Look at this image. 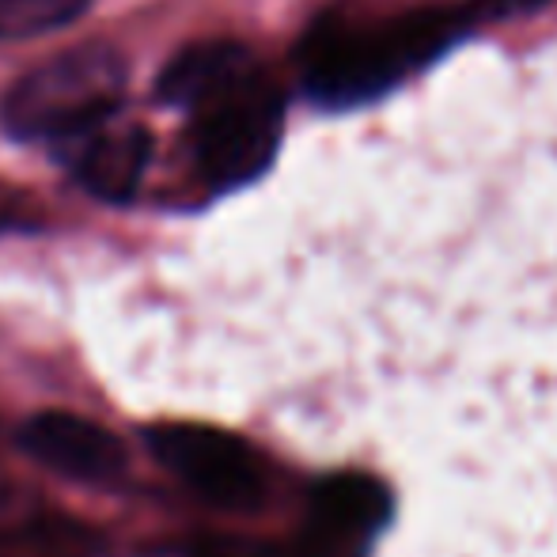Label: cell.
Masks as SVG:
<instances>
[{"mask_svg": "<svg viewBox=\"0 0 557 557\" xmlns=\"http://www.w3.org/2000/svg\"><path fill=\"white\" fill-rule=\"evenodd\" d=\"M535 4H546V0H505L508 12H512V8H535Z\"/></svg>", "mask_w": 557, "mask_h": 557, "instance_id": "9", "label": "cell"}, {"mask_svg": "<svg viewBox=\"0 0 557 557\" xmlns=\"http://www.w3.org/2000/svg\"><path fill=\"white\" fill-rule=\"evenodd\" d=\"M145 441L156 459L209 505L227 512H250L265 500V467L243 436L213 425L171 421V425L145 429Z\"/></svg>", "mask_w": 557, "mask_h": 557, "instance_id": "4", "label": "cell"}, {"mask_svg": "<svg viewBox=\"0 0 557 557\" xmlns=\"http://www.w3.org/2000/svg\"><path fill=\"white\" fill-rule=\"evenodd\" d=\"M53 160L76 186L107 206H129L140 194L152 163V129L129 114H117L99 129L53 148Z\"/></svg>", "mask_w": 557, "mask_h": 557, "instance_id": "5", "label": "cell"}, {"mask_svg": "<svg viewBox=\"0 0 557 557\" xmlns=\"http://www.w3.org/2000/svg\"><path fill=\"white\" fill-rule=\"evenodd\" d=\"M387 485L368 474H331L311 490L308 531L300 539L304 557H360L375 531L387 523Z\"/></svg>", "mask_w": 557, "mask_h": 557, "instance_id": "6", "label": "cell"}, {"mask_svg": "<svg viewBox=\"0 0 557 557\" xmlns=\"http://www.w3.org/2000/svg\"><path fill=\"white\" fill-rule=\"evenodd\" d=\"M129 61L117 46L91 38L20 73L0 96V133L20 145L53 148L125 114Z\"/></svg>", "mask_w": 557, "mask_h": 557, "instance_id": "3", "label": "cell"}, {"mask_svg": "<svg viewBox=\"0 0 557 557\" xmlns=\"http://www.w3.org/2000/svg\"><path fill=\"white\" fill-rule=\"evenodd\" d=\"M20 447L42 467L76 482H114L125 474V444L99 421L81 413H35L20 429Z\"/></svg>", "mask_w": 557, "mask_h": 557, "instance_id": "7", "label": "cell"}, {"mask_svg": "<svg viewBox=\"0 0 557 557\" xmlns=\"http://www.w3.org/2000/svg\"><path fill=\"white\" fill-rule=\"evenodd\" d=\"M96 0H0V42L38 38L76 23Z\"/></svg>", "mask_w": 557, "mask_h": 557, "instance_id": "8", "label": "cell"}, {"mask_svg": "<svg viewBox=\"0 0 557 557\" xmlns=\"http://www.w3.org/2000/svg\"><path fill=\"white\" fill-rule=\"evenodd\" d=\"M500 12V0H451L372 23L319 15L296 42L300 88L323 111H357L421 76L478 23Z\"/></svg>", "mask_w": 557, "mask_h": 557, "instance_id": "2", "label": "cell"}, {"mask_svg": "<svg viewBox=\"0 0 557 557\" xmlns=\"http://www.w3.org/2000/svg\"><path fill=\"white\" fill-rule=\"evenodd\" d=\"M156 99L183 114L186 156L209 194H232L273 168L288 96L239 38H198L168 58Z\"/></svg>", "mask_w": 557, "mask_h": 557, "instance_id": "1", "label": "cell"}]
</instances>
